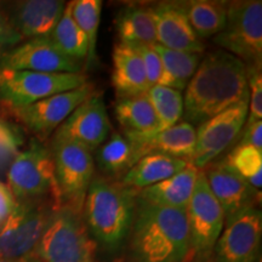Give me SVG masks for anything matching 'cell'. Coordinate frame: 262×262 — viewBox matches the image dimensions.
Returning a JSON list of instances; mask_svg holds the SVG:
<instances>
[{
    "label": "cell",
    "mask_w": 262,
    "mask_h": 262,
    "mask_svg": "<svg viewBox=\"0 0 262 262\" xmlns=\"http://www.w3.org/2000/svg\"><path fill=\"white\" fill-rule=\"evenodd\" d=\"M187 222L191 239V254L198 262L210 258L225 227V215L209 187L203 170L196 175L194 188L187 209Z\"/></svg>",
    "instance_id": "cell-8"
},
{
    "label": "cell",
    "mask_w": 262,
    "mask_h": 262,
    "mask_svg": "<svg viewBox=\"0 0 262 262\" xmlns=\"http://www.w3.org/2000/svg\"><path fill=\"white\" fill-rule=\"evenodd\" d=\"M24 262H40V261H39L37 257H34V256H32V255H29V256L25 257V261Z\"/></svg>",
    "instance_id": "cell-39"
},
{
    "label": "cell",
    "mask_w": 262,
    "mask_h": 262,
    "mask_svg": "<svg viewBox=\"0 0 262 262\" xmlns=\"http://www.w3.org/2000/svg\"><path fill=\"white\" fill-rule=\"evenodd\" d=\"M257 262H261V260H260V258H258V261Z\"/></svg>",
    "instance_id": "cell-40"
},
{
    "label": "cell",
    "mask_w": 262,
    "mask_h": 262,
    "mask_svg": "<svg viewBox=\"0 0 262 262\" xmlns=\"http://www.w3.org/2000/svg\"><path fill=\"white\" fill-rule=\"evenodd\" d=\"M111 123L101 94H93L58 126L54 142H71L96 150L108 139Z\"/></svg>",
    "instance_id": "cell-13"
},
{
    "label": "cell",
    "mask_w": 262,
    "mask_h": 262,
    "mask_svg": "<svg viewBox=\"0 0 262 262\" xmlns=\"http://www.w3.org/2000/svg\"><path fill=\"white\" fill-rule=\"evenodd\" d=\"M54 210L38 199L17 202L0 228V258L18 260L29 256Z\"/></svg>",
    "instance_id": "cell-9"
},
{
    "label": "cell",
    "mask_w": 262,
    "mask_h": 262,
    "mask_svg": "<svg viewBox=\"0 0 262 262\" xmlns=\"http://www.w3.org/2000/svg\"><path fill=\"white\" fill-rule=\"evenodd\" d=\"M193 31L201 39L210 38L224 31L227 19V3L194 0L185 4Z\"/></svg>",
    "instance_id": "cell-26"
},
{
    "label": "cell",
    "mask_w": 262,
    "mask_h": 262,
    "mask_svg": "<svg viewBox=\"0 0 262 262\" xmlns=\"http://www.w3.org/2000/svg\"><path fill=\"white\" fill-rule=\"evenodd\" d=\"M188 163L175 157L150 153L137 160L123 176L120 183L139 192L182 171Z\"/></svg>",
    "instance_id": "cell-22"
},
{
    "label": "cell",
    "mask_w": 262,
    "mask_h": 262,
    "mask_svg": "<svg viewBox=\"0 0 262 262\" xmlns=\"http://www.w3.org/2000/svg\"><path fill=\"white\" fill-rule=\"evenodd\" d=\"M249 100L234 104L195 129V148L189 163L203 170L224 153L245 126Z\"/></svg>",
    "instance_id": "cell-11"
},
{
    "label": "cell",
    "mask_w": 262,
    "mask_h": 262,
    "mask_svg": "<svg viewBox=\"0 0 262 262\" xmlns=\"http://www.w3.org/2000/svg\"><path fill=\"white\" fill-rule=\"evenodd\" d=\"M134 48L136 49L140 56L142 57L143 66H145L146 71V77L150 88L159 85V86L172 88V89L180 90L178 83L165 71L162 60H160V57L155 51L153 47H149V45H137V47Z\"/></svg>",
    "instance_id": "cell-32"
},
{
    "label": "cell",
    "mask_w": 262,
    "mask_h": 262,
    "mask_svg": "<svg viewBox=\"0 0 262 262\" xmlns=\"http://www.w3.org/2000/svg\"><path fill=\"white\" fill-rule=\"evenodd\" d=\"M137 191L120 182L93 178L83 204V219L95 242L107 249L119 248L133 227Z\"/></svg>",
    "instance_id": "cell-3"
},
{
    "label": "cell",
    "mask_w": 262,
    "mask_h": 262,
    "mask_svg": "<svg viewBox=\"0 0 262 262\" xmlns=\"http://www.w3.org/2000/svg\"><path fill=\"white\" fill-rule=\"evenodd\" d=\"M96 247L83 211L62 205L51 214L34 251L40 262H95Z\"/></svg>",
    "instance_id": "cell-4"
},
{
    "label": "cell",
    "mask_w": 262,
    "mask_h": 262,
    "mask_svg": "<svg viewBox=\"0 0 262 262\" xmlns=\"http://www.w3.org/2000/svg\"><path fill=\"white\" fill-rule=\"evenodd\" d=\"M239 145L251 146L262 152V122L245 126V133Z\"/></svg>",
    "instance_id": "cell-37"
},
{
    "label": "cell",
    "mask_w": 262,
    "mask_h": 262,
    "mask_svg": "<svg viewBox=\"0 0 262 262\" xmlns=\"http://www.w3.org/2000/svg\"><path fill=\"white\" fill-rule=\"evenodd\" d=\"M25 145V135L16 124L0 119V169L9 166Z\"/></svg>",
    "instance_id": "cell-33"
},
{
    "label": "cell",
    "mask_w": 262,
    "mask_h": 262,
    "mask_svg": "<svg viewBox=\"0 0 262 262\" xmlns=\"http://www.w3.org/2000/svg\"><path fill=\"white\" fill-rule=\"evenodd\" d=\"M88 83L83 73H40L0 70V100L10 110L28 106L42 98L70 91Z\"/></svg>",
    "instance_id": "cell-7"
},
{
    "label": "cell",
    "mask_w": 262,
    "mask_h": 262,
    "mask_svg": "<svg viewBox=\"0 0 262 262\" xmlns=\"http://www.w3.org/2000/svg\"><path fill=\"white\" fill-rule=\"evenodd\" d=\"M0 70L83 73V64L58 50L50 38H37L21 42L3 54Z\"/></svg>",
    "instance_id": "cell-14"
},
{
    "label": "cell",
    "mask_w": 262,
    "mask_h": 262,
    "mask_svg": "<svg viewBox=\"0 0 262 262\" xmlns=\"http://www.w3.org/2000/svg\"><path fill=\"white\" fill-rule=\"evenodd\" d=\"M198 171L199 169L188 163V165L176 175L141 189L137 196L150 205L186 210L193 194Z\"/></svg>",
    "instance_id": "cell-21"
},
{
    "label": "cell",
    "mask_w": 262,
    "mask_h": 262,
    "mask_svg": "<svg viewBox=\"0 0 262 262\" xmlns=\"http://www.w3.org/2000/svg\"><path fill=\"white\" fill-rule=\"evenodd\" d=\"M27 257V256H26ZM25 261V257L24 258H18V260H10V258H0V262H24Z\"/></svg>",
    "instance_id": "cell-38"
},
{
    "label": "cell",
    "mask_w": 262,
    "mask_h": 262,
    "mask_svg": "<svg viewBox=\"0 0 262 262\" xmlns=\"http://www.w3.org/2000/svg\"><path fill=\"white\" fill-rule=\"evenodd\" d=\"M249 86V112L245 126L262 119V74L261 67H247Z\"/></svg>",
    "instance_id": "cell-34"
},
{
    "label": "cell",
    "mask_w": 262,
    "mask_h": 262,
    "mask_svg": "<svg viewBox=\"0 0 262 262\" xmlns=\"http://www.w3.org/2000/svg\"><path fill=\"white\" fill-rule=\"evenodd\" d=\"M93 94L94 85L88 81L77 89L52 95L38 102L11 111L18 122L42 140L56 131L75 108Z\"/></svg>",
    "instance_id": "cell-12"
},
{
    "label": "cell",
    "mask_w": 262,
    "mask_h": 262,
    "mask_svg": "<svg viewBox=\"0 0 262 262\" xmlns=\"http://www.w3.org/2000/svg\"><path fill=\"white\" fill-rule=\"evenodd\" d=\"M51 153L61 204L83 211L85 195L94 178L93 155L77 143L54 141Z\"/></svg>",
    "instance_id": "cell-10"
},
{
    "label": "cell",
    "mask_w": 262,
    "mask_h": 262,
    "mask_svg": "<svg viewBox=\"0 0 262 262\" xmlns=\"http://www.w3.org/2000/svg\"><path fill=\"white\" fill-rule=\"evenodd\" d=\"M112 85L118 98L139 96L150 89L142 57L131 45L118 42L113 49Z\"/></svg>",
    "instance_id": "cell-19"
},
{
    "label": "cell",
    "mask_w": 262,
    "mask_h": 262,
    "mask_svg": "<svg viewBox=\"0 0 262 262\" xmlns=\"http://www.w3.org/2000/svg\"><path fill=\"white\" fill-rule=\"evenodd\" d=\"M49 38L68 57L78 62L88 57V39L72 16V2L66 4L63 15Z\"/></svg>",
    "instance_id": "cell-27"
},
{
    "label": "cell",
    "mask_w": 262,
    "mask_h": 262,
    "mask_svg": "<svg viewBox=\"0 0 262 262\" xmlns=\"http://www.w3.org/2000/svg\"><path fill=\"white\" fill-rule=\"evenodd\" d=\"M139 159V147L124 134L113 133L96 149L98 169L108 178L122 180Z\"/></svg>",
    "instance_id": "cell-24"
},
{
    "label": "cell",
    "mask_w": 262,
    "mask_h": 262,
    "mask_svg": "<svg viewBox=\"0 0 262 262\" xmlns=\"http://www.w3.org/2000/svg\"><path fill=\"white\" fill-rule=\"evenodd\" d=\"M247 100V66L227 51H211L201 60L186 86L182 119L194 127L199 126Z\"/></svg>",
    "instance_id": "cell-1"
},
{
    "label": "cell",
    "mask_w": 262,
    "mask_h": 262,
    "mask_svg": "<svg viewBox=\"0 0 262 262\" xmlns=\"http://www.w3.org/2000/svg\"><path fill=\"white\" fill-rule=\"evenodd\" d=\"M155 19L157 41L160 47L175 51L203 54L204 42L189 24L183 3H159L149 6Z\"/></svg>",
    "instance_id": "cell-16"
},
{
    "label": "cell",
    "mask_w": 262,
    "mask_h": 262,
    "mask_svg": "<svg viewBox=\"0 0 262 262\" xmlns=\"http://www.w3.org/2000/svg\"><path fill=\"white\" fill-rule=\"evenodd\" d=\"M224 51L239 58L247 67H261L262 61V2L227 3V19L224 31L214 37Z\"/></svg>",
    "instance_id": "cell-6"
},
{
    "label": "cell",
    "mask_w": 262,
    "mask_h": 262,
    "mask_svg": "<svg viewBox=\"0 0 262 262\" xmlns=\"http://www.w3.org/2000/svg\"><path fill=\"white\" fill-rule=\"evenodd\" d=\"M114 25L120 42L137 47V45L158 44L155 19L149 6L127 5L117 14Z\"/></svg>",
    "instance_id": "cell-25"
},
{
    "label": "cell",
    "mask_w": 262,
    "mask_h": 262,
    "mask_svg": "<svg viewBox=\"0 0 262 262\" xmlns=\"http://www.w3.org/2000/svg\"><path fill=\"white\" fill-rule=\"evenodd\" d=\"M130 247L135 262H186L192 256L186 210L150 205L137 196Z\"/></svg>",
    "instance_id": "cell-2"
},
{
    "label": "cell",
    "mask_w": 262,
    "mask_h": 262,
    "mask_svg": "<svg viewBox=\"0 0 262 262\" xmlns=\"http://www.w3.org/2000/svg\"><path fill=\"white\" fill-rule=\"evenodd\" d=\"M101 0H74L72 2V16L75 24L80 28L88 39V64L91 66L96 58V42L97 32L100 27Z\"/></svg>",
    "instance_id": "cell-29"
},
{
    "label": "cell",
    "mask_w": 262,
    "mask_h": 262,
    "mask_svg": "<svg viewBox=\"0 0 262 262\" xmlns=\"http://www.w3.org/2000/svg\"><path fill=\"white\" fill-rule=\"evenodd\" d=\"M153 49L162 60L165 71L178 83L179 89L181 91L185 90L201 63L202 55L170 50V49L160 47L159 44L153 45Z\"/></svg>",
    "instance_id": "cell-30"
},
{
    "label": "cell",
    "mask_w": 262,
    "mask_h": 262,
    "mask_svg": "<svg viewBox=\"0 0 262 262\" xmlns=\"http://www.w3.org/2000/svg\"><path fill=\"white\" fill-rule=\"evenodd\" d=\"M6 179V185L17 202L50 194L56 204L62 206L52 153L38 139H32L27 147L15 157L8 168Z\"/></svg>",
    "instance_id": "cell-5"
},
{
    "label": "cell",
    "mask_w": 262,
    "mask_h": 262,
    "mask_svg": "<svg viewBox=\"0 0 262 262\" xmlns=\"http://www.w3.org/2000/svg\"><path fill=\"white\" fill-rule=\"evenodd\" d=\"M147 95L158 118L157 134L180 123L183 116L182 91L157 85L150 88Z\"/></svg>",
    "instance_id": "cell-28"
},
{
    "label": "cell",
    "mask_w": 262,
    "mask_h": 262,
    "mask_svg": "<svg viewBox=\"0 0 262 262\" xmlns=\"http://www.w3.org/2000/svg\"><path fill=\"white\" fill-rule=\"evenodd\" d=\"M66 4L62 0H25L16 3L8 17L22 39L49 38L63 15Z\"/></svg>",
    "instance_id": "cell-18"
},
{
    "label": "cell",
    "mask_w": 262,
    "mask_h": 262,
    "mask_svg": "<svg viewBox=\"0 0 262 262\" xmlns=\"http://www.w3.org/2000/svg\"><path fill=\"white\" fill-rule=\"evenodd\" d=\"M261 237V210L251 206L225 225L212 251L215 262H256Z\"/></svg>",
    "instance_id": "cell-15"
},
{
    "label": "cell",
    "mask_w": 262,
    "mask_h": 262,
    "mask_svg": "<svg viewBox=\"0 0 262 262\" xmlns=\"http://www.w3.org/2000/svg\"><path fill=\"white\" fill-rule=\"evenodd\" d=\"M17 201L12 195L8 185L0 181V225H3L8 216L14 210Z\"/></svg>",
    "instance_id": "cell-36"
},
{
    "label": "cell",
    "mask_w": 262,
    "mask_h": 262,
    "mask_svg": "<svg viewBox=\"0 0 262 262\" xmlns=\"http://www.w3.org/2000/svg\"><path fill=\"white\" fill-rule=\"evenodd\" d=\"M114 114L124 135L135 142L150 139L158 130V118L147 94L118 98Z\"/></svg>",
    "instance_id": "cell-20"
},
{
    "label": "cell",
    "mask_w": 262,
    "mask_h": 262,
    "mask_svg": "<svg viewBox=\"0 0 262 262\" xmlns=\"http://www.w3.org/2000/svg\"><path fill=\"white\" fill-rule=\"evenodd\" d=\"M226 163L241 175L251 187L260 191L262 186V152L251 146L239 145Z\"/></svg>",
    "instance_id": "cell-31"
},
{
    "label": "cell",
    "mask_w": 262,
    "mask_h": 262,
    "mask_svg": "<svg viewBox=\"0 0 262 262\" xmlns=\"http://www.w3.org/2000/svg\"><path fill=\"white\" fill-rule=\"evenodd\" d=\"M21 35L11 25L9 17L0 10V49H12L21 42Z\"/></svg>",
    "instance_id": "cell-35"
},
{
    "label": "cell",
    "mask_w": 262,
    "mask_h": 262,
    "mask_svg": "<svg viewBox=\"0 0 262 262\" xmlns=\"http://www.w3.org/2000/svg\"><path fill=\"white\" fill-rule=\"evenodd\" d=\"M209 166V165H208ZM205 166V168H208ZM209 187L225 215V225L254 206L257 191L238 175L227 163L221 162L203 170Z\"/></svg>",
    "instance_id": "cell-17"
},
{
    "label": "cell",
    "mask_w": 262,
    "mask_h": 262,
    "mask_svg": "<svg viewBox=\"0 0 262 262\" xmlns=\"http://www.w3.org/2000/svg\"><path fill=\"white\" fill-rule=\"evenodd\" d=\"M195 127L181 122L148 140L134 142L139 147L140 159L150 153H160L189 162L195 148Z\"/></svg>",
    "instance_id": "cell-23"
}]
</instances>
